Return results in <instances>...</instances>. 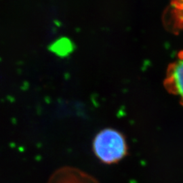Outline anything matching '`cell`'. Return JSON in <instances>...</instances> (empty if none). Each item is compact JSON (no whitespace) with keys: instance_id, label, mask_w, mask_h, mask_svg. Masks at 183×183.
<instances>
[{"instance_id":"obj_1","label":"cell","mask_w":183,"mask_h":183,"mask_svg":"<svg viewBox=\"0 0 183 183\" xmlns=\"http://www.w3.org/2000/svg\"><path fill=\"white\" fill-rule=\"evenodd\" d=\"M93 151L100 161L112 164L121 161L127 155L128 146L121 132L112 128H105L95 136Z\"/></svg>"},{"instance_id":"obj_2","label":"cell","mask_w":183,"mask_h":183,"mask_svg":"<svg viewBox=\"0 0 183 183\" xmlns=\"http://www.w3.org/2000/svg\"><path fill=\"white\" fill-rule=\"evenodd\" d=\"M164 86L168 92L178 97L183 106V51L167 67Z\"/></svg>"},{"instance_id":"obj_3","label":"cell","mask_w":183,"mask_h":183,"mask_svg":"<svg viewBox=\"0 0 183 183\" xmlns=\"http://www.w3.org/2000/svg\"><path fill=\"white\" fill-rule=\"evenodd\" d=\"M47 183H99L85 172L72 167L58 169L52 175Z\"/></svg>"},{"instance_id":"obj_4","label":"cell","mask_w":183,"mask_h":183,"mask_svg":"<svg viewBox=\"0 0 183 183\" xmlns=\"http://www.w3.org/2000/svg\"><path fill=\"white\" fill-rule=\"evenodd\" d=\"M171 6L174 10H183V0H171Z\"/></svg>"}]
</instances>
